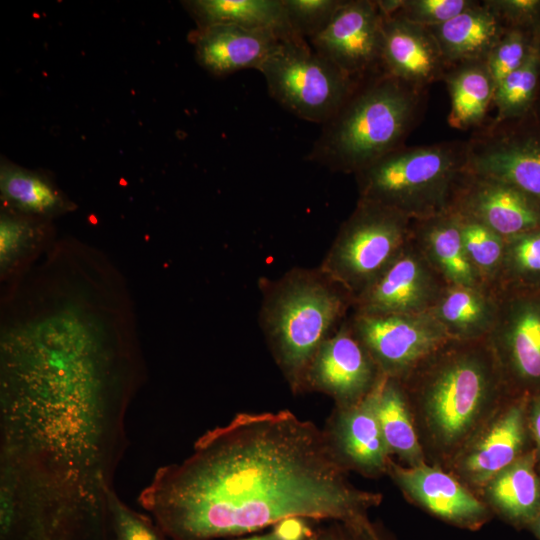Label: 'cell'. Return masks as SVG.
Masks as SVG:
<instances>
[{
  "label": "cell",
  "instance_id": "cell-22",
  "mask_svg": "<svg viewBox=\"0 0 540 540\" xmlns=\"http://www.w3.org/2000/svg\"><path fill=\"white\" fill-rule=\"evenodd\" d=\"M450 64L486 61L505 27L486 0L475 3L452 19L427 27Z\"/></svg>",
  "mask_w": 540,
  "mask_h": 540
},
{
  "label": "cell",
  "instance_id": "cell-34",
  "mask_svg": "<svg viewBox=\"0 0 540 540\" xmlns=\"http://www.w3.org/2000/svg\"><path fill=\"white\" fill-rule=\"evenodd\" d=\"M107 506L114 540H169L151 517L130 508L114 488L107 492Z\"/></svg>",
  "mask_w": 540,
  "mask_h": 540
},
{
  "label": "cell",
  "instance_id": "cell-40",
  "mask_svg": "<svg viewBox=\"0 0 540 540\" xmlns=\"http://www.w3.org/2000/svg\"><path fill=\"white\" fill-rule=\"evenodd\" d=\"M527 424L530 440L540 463V392L529 396L527 407Z\"/></svg>",
  "mask_w": 540,
  "mask_h": 540
},
{
  "label": "cell",
  "instance_id": "cell-31",
  "mask_svg": "<svg viewBox=\"0 0 540 540\" xmlns=\"http://www.w3.org/2000/svg\"><path fill=\"white\" fill-rule=\"evenodd\" d=\"M459 218L463 244L470 263L482 284L496 289L505 253V239L473 219L460 215Z\"/></svg>",
  "mask_w": 540,
  "mask_h": 540
},
{
  "label": "cell",
  "instance_id": "cell-21",
  "mask_svg": "<svg viewBox=\"0 0 540 540\" xmlns=\"http://www.w3.org/2000/svg\"><path fill=\"white\" fill-rule=\"evenodd\" d=\"M410 238L446 285L485 286L467 257L454 211L412 219Z\"/></svg>",
  "mask_w": 540,
  "mask_h": 540
},
{
  "label": "cell",
  "instance_id": "cell-41",
  "mask_svg": "<svg viewBox=\"0 0 540 540\" xmlns=\"http://www.w3.org/2000/svg\"><path fill=\"white\" fill-rule=\"evenodd\" d=\"M222 540H279L278 537L273 533V531L270 529V531L262 534H249L245 536L230 538V539H222Z\"/></svg>",
  "mask_w": 540,
  "mask_h": 540
},
{
  "label": "cell",
  "instance_id": "cell-1",
  "mask_svg": "<svg viewBox=\"0 0 540 540\" xmlns=\"http://www.w3.org/2000/svg\"><path fill=\"white\" fill-rule=\"evenodd\" d=\"M323 429L289 410L241 412L156 470L138 502L169 540H222L290 517L367 518L381 494L353 485Z\"/></svg>",
  "mask_w": 540,
  "mask_h": 540
},
{
  "label": "cell",
  "instance_id": "cell-10",
  "mask_svg": "<svg viewBox=\"0 0 540 540\" xmlns=\"http://www.w3.org/2000/svg\"><path fill=\"white\" fill-rule=\"evenodd\" d=\"M349 321L381 374L397 380L451 340L429 312L362 315L351 311Z\"/></svg>",
  "mask_w": 540,
  "mask_h": 540
},
{
  "label": "cell",
  "instance_id": "cell-30",
  "mask_svg": "<svg viewBox=\"0 0 540 540\" xmlns=\"http://www.w3.org/2000/svg\"><path fill=\"white\" fill-rule=\"evenodd\" d=\"M540 89V39H537L525 61L495 87L492 105L495 121L521 116L537 102Z\"/></svg>",
  "mask_w": 540,
  "mask_h": 540
},
{
  "label": "cell",
  "instance_id": "cell-38",
  "mask_svg": "<svg viewBox=\"0 0 540 540\" xmlns=\"http://www.w3.org/2000/svg\"><path fill=\"white\" fill-rule=\"evenodd\" d=\"M504 27L523 29L540 38V0H486Z\"/></svg>",
  "mask_w": 540,
  "mask_h": 540
},
{
  "label": "cell",
  "instance_id": "cell-36",
  "mask_svg": "<svg viewBox=\"0 0 540 540\" xmlns=\"http://www.w3.org/2000/svg\"><path fill=\"white\" fill-rule=\"evenodd\" d=\"M476 0H402L393 14L424 27L440 25L472 6ZM392 16V15H391Z\"/></svg>",
  "mask_w": 540,
  "mask_h": 540
},
{
  "label": "cell",
  "instance_id": "cell-42",
  "mask_svg": "<svg viewBox=\"0 0 540 540\" xmlns=\"http://www.w3.org/2000/svg\"><path fill=\"white\" fill-rule=\"evenodd\" d=\"M528 528L540 539V511Z\"/></svg>",
  "mask_w": 540,
  "mask_h": 540
},
{
  "label": "cell",
  "instance_id": "cell-11",
  "mask_svg": "<svg viewBox=\"0 0 540 540\" xmlns=\"http://www.w3.org/2000/svg\"><path fill=\"white\" fill-rule=\"evenodd\" d=\"M384 16L372 0H343L310 46L353 79L382 70Z\"/></svg>",
  "mask_w": 540,
  "mask_h": 540
},
{
  "label": "cell",
  "instance_id": "cell-20",
  "mask_svg": "<svg viewBox=\"0 0 540 540\" xmlns=\"http://www.w3.org/2000/svg\"><path fill=\"white\" fill-rule=\"evenodd\" d=\"M189 36L198 63L220 77L244 69L259 71L282 40L270 31L227 24L197 27Z\"/></svg>",
  "mask_w": 540,
  "mask_h": 540
},
{
  "label": "cell",
  "instance_id": "cell-14",
  "mask_svg": "<svg viewBox=\"0 0 540 540\" xmlns=\"http://www.w3.org/2000/svg\"><path fill=\"white\" fill-rule=\"evenodd\" d=\"M449 210L473 219L505 240L540 230V201L505 181L466 170Z\"/></svg>",
  "mask_w": 540,
  "mask_h": 540
},
{
  "label": "cell",
  "instance_id": "cell-13",
  "mask_svg": "<svg viewBox=\"0 0 540 540\" xmlns=\"http://www.w3.org/2000/svg\"><path fill=\"white\" fill-rule=\"evenodd\" d=\"M382 376L348 316L316 352L305 376L304 392H319L331 397L335 406H347L363 399Z\"/></svg>",
  "mask_w": 540,
  "mask_h": 540
},
{
  "label": "cell",
  "instance_id": "cell-4",
  "mask_svg": "<svg viewBox=\"0 0 540 540\" xmlns=\"http://www.w3.org/2000/svg\"><path fill=\"white\" fill-rule=\"evenodd\" d=\"M258 286L259 325L272 357L292 393H304L312 359L349 316L353 297L319 266L262 277Z\"/></svg>",
  "mask_w": 540,
  "mask_h": 540
},
{
  "label": "cell",
  "instance_id": "cell-12",
  "mask_svg": "<svg viewBox=\"0 0 540 540\" xmlns=\"http://www.w3.org/2000/svg\"><path fill=\"white\" fill-rule=\"evenodd\" d=\"M447 286L411 238L386 269L353 301L362 315L428 312Z\"/></svg>",
  "mask_w": 540,
  "mask_h": 540
},
{
  "label": "cell",
  "instance_id": "cell-32",
  "mask_svg": "<svg viewBox=\"0 0 540 540\" xmlns=\"http://www.w3.org/2000/svg\"><path fill=\"white\" fill-rule=\"evenodd\" d=\"M498 288L540 289V230L505 240Z\"/></svg>",
  "mask_w": 540,
  "mask_h": 540
},
{
  "label": "cell",
  "instance_id": "cell-39",
  "mask_svg": "<svg viewBox=\"0 0 540 540\" xmlns=\"http://www.w3.org/2000/svg\"><path fill=\"white\" fill-rule=\"evenodd\" d=\"M311 520L302 517H290L271 527L279 540H307L314 532Z\"/></svg>",
  "mask_w": 540,
  "mask_h": 540
},
{
  "label": "cell",
  "instance_id": "cell-27",
  "mask_svg": "<svg viewBox=\"0 0 540 540\" xmlns=\"http://www.w3.org/2000/svg\"><path fill=\"white\" fill-rule=\"evenodd\" d=\"M443 82L450 95L447 122L459 130H476L487 122V112L493 103L495 83L485 61L453 64Z\"/></svg>",
  "mask_w": 540,
  "mask_h": 540
},
{
  "label": "cell",
  "instance_id": "cell-9",
  "mask_svg": "<svg viewBox=\"0 0 540 540\" xmlns=\"http://www.w3.org/2000/svg\"><path fill=\"white\" fill-rule=\"evenodd\" d=\"M487 340L511 395L540 392V289L498 288Z\"/></svg>",
  "mask_w": 540,
  "mask_h": 540
},
{
  "label": "cell",
  "instance_id": "cell-37",
  "mask_svg": "<svg viewBox=\"0 0 540 540\" xmlns=\"http://www.w3.org/2000/svg\"><path fill=\"white\" fill-rule=\"evenodd\" d=\"M307 540H398L380 523L369 517L351 521H328L314 529Z\"/></svg>",
  "mask_w": 540,
  "mask_h": 540
},
{
  "label": "cell",
  "instance_id": "cell-43",
  "mask_svg": "<svg viewBox=\"0 0 540 540\" xmlns=\"http://www.w3.org/2000/svg\"><path fill=\"white\" fill-rule=\"evenodd\" d=\"M536 103L540 105V89H539L538 99Z\"/></svg>",
  "mask_w": 540,
  "mask_h": 540
},
{
  "label": "cell",
  "instance_id": "cell-28",
  "mask_svg": "<svg viewBox=\"0 0 540 540\" xmlns=\"http://www.w3.org/2000/svg\"><path fill=\"white\" fill-rule=\"evenodd\" d=\"M376 412L390 454L416 466L425 463L424 451L401 382L382 376L376 385Z\"/></svg>",
  "mask_w": 540,
  "mask_h": 540
},
{
  "label": "cell",
  "instance_id": "cell-16",
  "mask_svg": "<svg viewBox=\"0 0 540 540\" xmlns=\"http://www.w3.org/2000/svg\"><path fill=\"white\" fill-rule=\"evenodd\" d=\"M0 540H114L108 510L36 504L0 507Z\"/></svg>",
  "mask_w": 540,
  "mask_h": 540
},
{
  "label": "cell",
  "instance_id": "cell-7",
  "mask_svg": "<svg viewBox=\"0 0 540 540\" xmlns=\"http://www.w3.org/2000/svg\"><path fill=\"white\" fill-rule=\"evenodd\" d=\"M259 71L276 102L297 117L322 125L338 112L359 80L301 38L281 40Z\"/></svg>",
  "mask_w": 540,
  "mask_h": 540
},
{
  "label": "cell",
  "instance_id": "cell-17",
  "mask_svg": "<svg viewBox=\"0 0 540 540\" xmlns=\"http://www.w3.org/2000/svg\"><path fill=\"white\" fill-rule=\"evenodd\" d=\"M387 473L409 499L446 522L478 529L490 518L487 505L439 467H404L390 460Z\"/></svg>",
  "mask_w": 540,
  "mask_h": 540
},
{
  "label": "cell",
  "instance_id": "cell-33",
  "mask_svg": "<svg viewBox=\"0 0 540 540\" xmlns=\"http://www.w3.org/2000/svg\"><path fill=\"white\" fill-rule=\"evenodd\" d=\"M537 39L523 29L505 27L485 61L495 87L525 61Z\"/></svg>",
  "mask_w": 540,
  "mask_h": 540
},
{
  "label": "cell",
  "instance_id": "cell-23",
  "mask_svg": "<svg viewBox=\"0 0 540 540\" xmlns=\"http://www.w3.org/2000/svg\"><path fill=\"white\" fill-rule=\"evenodd\" d=\"M538 463L531 448L483 486L488 505L517 528H528L540 511Z\"/></svg>",
  "mask_w": 540,
  "mask_h": 540
},
{
  "label": "cell",
  "instance_id": "cell-35",
  "mask_svg": "<svg viewBox=\"0 0 540 540\" xmlns=\"http://www.w3.org/2000/svg\"><path fill=\"white\" fill-rule=\"evenodd\" d=\"M293 33L307 42L330 22L343 0H282Z\"/></svg>",
  "mask_w": 540,
  "mask_h": 540
},
{
  "label": "cell",
  "instance_id": "cell-18",
  "mask_svg": "<svg viewBox=\"0 0 540 540\" xmlns=\"http://www.w3.org/2000/svg\"><path fill=\"white\" fill-rule=\"evenodd\" d=\"M323 430L347 471L366 476L387 472L391 459L377 417L376 386L354 404L335 406Z\"/></svg>",
  "mask_w": 540,
  "mask_h": 540
},
{
  "label": "cell",
  "instance_id": "cell-25",
  "mask_svg": "<svg viewBox=\"0 0 540 540\" xmlns=\"http://www.w3.org/2000/svg\"><path fill=\"white\" fill-rule=\"evenodd\" d=\"M2 208L51 221L75 208V204L43 173L6 160L1 162Z\"/></svg>",
  "mask_w": 540,
  "mask_h": 540
},
{
  "label": "cell",
  "instance_id": "cell-29",
  "mask_svg": "<svg viewBox=\"0 0 540 540\" xmlns=\"http://www.w3.org/2000/svg\"><path fill=\"white\" fill-rule=\"evenodd\" d=\"M49 220L2 208L0 277L5 283L24 273L54 242Z\"/></svg>",
  "mask_w": 540,
  "mask_h": 540
},
{
  "label": "cell",
  "instance_id": "cell-8",
  "mask_svg": "<svg viewBox=\"0 0 540 540\" xmlns=\"http://www.w3.org/2000/svg\"><path fill=\"white\" fill-rule=\"evenodd\" d=\"M467 169L510 183L540 201V105L473 131Z\"/></svg>",
  "mask_w": 540,
  "mask_h": 540
},
{
  "label": "cell",
  "instance_id": "cell-6",
  "mask_svg": "<svg viewBox=\"0 0 540 540\" xmlns=\"http://www.w3.org/2000/svg\"><path fill=\"white\" fill-rule=\"evenodd\" d=\"M411 220L393 209L358 199L319 267L354 301L408 243Z\"/></svg>",
  "mask_w": 540,
  "mask_h": 540
},
{
  "label": "cell",
  "instance_id": "cell-15",
  "mask_svg": "<svg viewBox=\"0 0 540 540\" xmlns=\"http://www.w3.org/2000/svg\"><path fill=\"white\" fill-rule=\"evenodd\" d=\"M528 395H509L457 453V470L483 487L492 477L530 449Z\"/></svg>",
  "mask_w": 540,
  "mask_h": 540
},
{
  "label": "cell",
  "instance_id": "cell-5",
  "mask_svg": "<svg viewBox=\"0 0 540 540\" xmlns=\"http://www.w3.org/2000/svg\"><path fill=\"white\" fill-rule=\"evenodd\" d=\"M467 165V140L404 145L354 175L358 199L410 219L433 216L449 210Z\"/></svg>",
  "mask_w": 540,
  "mask_h": 540
},
{
  "label": "cell",
  "instance_id": "cell-26",
  "mask_svg": "<svg viewBox=\"0 0 540 540\" xmlns=\"http://www.w3.org/2000/svg\"><path fill=\"white\" fill-rule=\"evenodd\" d=\"M182 4L197 27L227 24L270 31L282 40L299 38L291 30L282 0H191Z\"/></svg>",
  "mask_w": 540,
  "mask_h": 540
},
{
  "label": "cell",
  "instance_id": "cell-3",
  "mask_svg": "<svg viewBox=\"0 0 540 540\" xmlns=\"http://www.w3.org/2000/svg\"><path fill=\"white\" fill-rule=\"evenodd\" d=\"M427 91L383 70L359 79L342 107L323 124L307 159L332 172L355 175L405 145L423 118Z\"/></svg>",
  "mask_w": 540,
  "mask_h": 540
},
{
  "label": "cell",
  "instance_id": "cell-2",
  "mask_svg": "<svg viewBox=\"0 0 540 540\" xmlns=\"http://www.w3.org/2000/svg\"><path fill=\"white\" fill-rule=\"evenodd\" d=\"M426 443L458 453L511 395L487 340H448L399 380Z\"/></svg>",
  "mask_w": 540,
  "mask_h": 540
},
{
  "label": "cell",
  "instance_id": "cell-24",
  "mask_svg": "<svg viewBox=\"0 0 540 540\" xmlns=\"http://www.w3.org/2000/svg\"><path fill=\"white\" fill-rule=\"evenodd\" d=\"M497 310L496 289L447 285L428 312L451 340L472 341L488 337Z\"/></svg>",
  "mask_w": 540,
  "mask_h": 540
},
{
  "label": "cell",
  "instance_id": "cell-19",
  "mask_svg": "<svg viewBox=\"0 0 540 540\" xmlns=\"http://www.w3.org/2000/svg\"><path fill=\"white\" fill-rule=\"evenodd\" d=\"M450 66L427 27L396 15L384 16L381 60L384 72L428 89L433 83L443 81Z\"/></svg>",
  "mask_w": 540,
  "mask_h": 540
}]
</instances>
